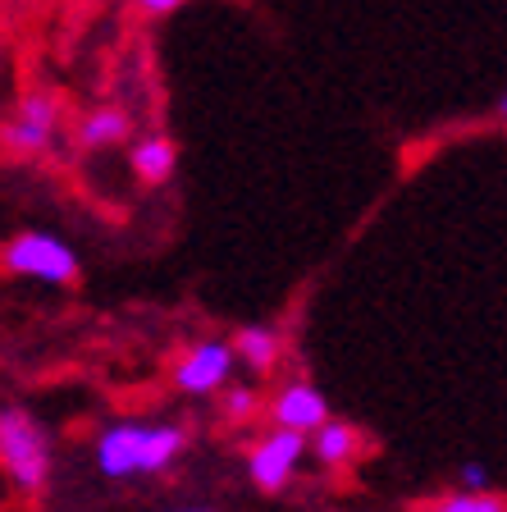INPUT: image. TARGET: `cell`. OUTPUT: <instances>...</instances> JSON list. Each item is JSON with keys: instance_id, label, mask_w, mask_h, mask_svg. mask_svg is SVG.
Listing matches in <instances>:
<instances>
[{"instance_id": "cell-6", "label": "cell", "mask_w": 507, "mask_h": 512, "mask_svg": "<svg viewBox=\"0 0 507 512\" xmlns=\"http://www.w3.org/2000/svg\"><path fill=\"white\" fill-rule=\"evenodd\" d=\"M142 439H147V426L142 421H119L101 435L96 444V467L106 471L110 480H128L142 476Z\"/></svg>"}, {"instance_id": "cell-3", "label": "cell", "mask_w": 507, "mask_h": 512, "mask_svg": "<svg viewBox=\"0 0 507 512\" xmlns=\"http://www.w3.org/2000/svg\"><path fill=\"white\" fill-rule=\"evenodd\" d=\"M55 133H60V101L46 92H32L19 101V115L0 128V147L10 151V160H32L51 151Z\"/></svg>"}, {"instance_id": "cell-12", "label": "cell", "mask_w": 507, "mask_h": 512, "mask_svg": "<svg viewBox=\"0 0 507 512\" xmlns=\"http://www.w3.org/2000/svg\"><path fill=\"white\" fill-rule=\"evenodd\" d=\"M233 357H243L252 371H275L279 339L270 330H261V325H247V330H238V339H233Z\"/></svg>"}, {"instance_id": "cell-4", "label": "cell", "mask_w": 507, "mask_h": 512, "mask_svg": "<svg viewBox=\"0 0 507 512\" xmlns=\"http://www.w3.org/2000/svg\"><path fill=\"white\" fill-rule=\"evenodd\" d=\"M302 453H307V435H302V430H288V426H275L265 439H256L252 453H247L252 485L261 494H279L288 480H293Z\"/></svg>"}, {"instance_id": "cell-8", "label": "cell", "mask_w": 507, "mask_h": 512, "mask_svg": "<svg viewBox=\"0 0 507 512\" xmlns=\"http://www.w3.org/2000/svg\"><path fill=\"white\" fill-rule=\"evenodd\" d=\"M128 165H133V174H138L147 188H160V183L174 179V165H179V147L156 133V138L133 142V151H128Z\"/></svg>"}, {"instance_id": "cell-14", "label": "cell", "mask_w": 507, "mask_h": 512, "mask_svg": "<svg viewBox=\"0 0 507 512\" xmlns=\"http://www.w3.org/2000/svg\"><path fill=\"white\" fill-rule=\"evenodd\" d=\"M224 416H229V421H247V416H256L252 389H229V398H224Z\"/></svg>"}, {"instance_id": "cell-1", "label": "cell", "mask_w": 507, "mask_h": 512, "mask_svg": "<svg viewBox=\"0 0 507 512\" xmlns=\"http://www.w3.org/2000/svg\"><path fill=\"white\" fill-rule=\"evenodd\" d=\"M0 471L23 494H42L51 485V435L23 407H0Z\"/></svg>"}, {"instance_id": "cell-15", "label": "cell", "mask_w": 507, "mask_h": 512, "mask_svg": "<svg viewBox=\"0 0 507 512\" xmlns=\"http://www.w3.org/2000/svg\"><path fill=\"white\" fill-rule=\"evenodd\" d=\"M457 485H462V490H489V471L480 467V462H466V467L457 471Z\"/></svg>"}, {"instance_id": "cell-9", "label": "cell", "mask_w": 507, "mask_h": 512, "mask_svg": "<svg viewBox=\"0 0 507 512\" xmlns=\"http://www.w3.org/2000/svg\"><path fill=\"white\" fill-rule=\"evenodd\" d=\"M311 453H316L325 467H348L352 458H357V448H361V435L348 426V421H320L316 430H311Z\"/></svg>"}, {"instance_id": "cell-2", "label": "cell", "mask_w": 507, "mask_h": 512, "mask_svg": "<svg viewBox=\"0 0 507 512\" xmlns=\"http://www.w3.org/2000/svg\"><path fill=\"white\" fill-rule=\"evenodd\" d=\"M10 275H28L42 284H74L78 279V256L69 252V243L51 234H19L10 238V247L0 252Z\"/></svg>"}, {"instance_id": "cell-10", "label": "cell", "mask_w": 507, "mask_h": 512, "mask_svg": "<svg viewBox=\"0 0 507 512\" xmlns=\"http://www.w3.org/2000/svg\"><path fill=\"white\" fill-rule=\"evenodd\" d=\"M128 128H133V119L124 115L119 106H106V110H92V115L78 124V147L87 151H106V147H119V142L128 138Z\"/></svg>"}, {"instance_id": "cell-7", "label": "cell", "mask_w": 507, "mask_h": 512, "mask_svg": "<svg viewBox=\"0 0 507 512\" xmlns=\"http://www.w3.org/2000/svg\"><path fill=\"white\" fill-rule=\"evenodd\" d=\"M270 416H275V426L311 435V430L329 416V403L320 389H311V384H288V389H279L275 403H270Z\"/></svg>"}, {"instance_id": "cell-13", "label": "cell", "mask_w": 507, "mask_h": 512, "mask_svg": "<svg viewBox=\"0 0 507 512\" xmlns=\"http://www.w3.org/2000/svg\"><path fill=\"white\" fill-rule=\"evenodd\" d=\"M439 512H503V499L489 490H448L430 503Z\"/></svg>"}, {"instance_id": "cell-5", "label": "cell", "mask_w": 507, "mask_h": 512, "mask_svg": "<svg viewBox=\"0 0 507 512\" xmlns=\"http://www.w3.org/2000/svg\"><path fill=\"white\" fill-rule=\"evenodd\" d=\"M229 371H233V348L220 343V339H206V343H197V348L183 352L174 380H179L183 394L206 398V394H220L224 384H229Z\"/></svg>"}, {"instance_id": "cell-16", "label": "cell", "mask_w": 507, "mask_h": 512, "mask_svg": "<svg viewBox=\"0 0 507 512\" xmlns=\"http://www.w3.org/2000/svg\"><path fill=\"white\" fill-rule=\"evenodd\" d=\"M183 0H138V10L142 14H151V19H160V14H174Z\"/></svg>"}, {"instance_id": "cell-11", "label": "cell", "mask_w": 507, "mask_h": 512, "mask_svg": "<svg viewBox=\"0 0 507 512\" xmlns=\"http://www.w3.org/2000/svg\"><path fill=\"white\" fill-rule=\"evenodd\" d=\"M183 448H188V430L183 426H147V439H142V476L169 471L179 462Z\"/></svg>"}]
</instances>
